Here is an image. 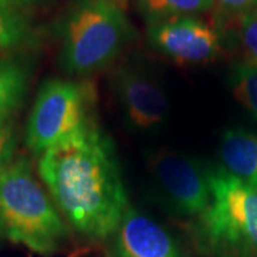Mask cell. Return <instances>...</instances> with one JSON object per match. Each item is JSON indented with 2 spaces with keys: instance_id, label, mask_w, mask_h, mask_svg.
Here are the masks:
<instances>
[{
  "instance_id": "obj_12",
  "label": "cell",
  "mask_w": 257,
  "mask_h": 257,
  "mask_svg": "<svg viewBox=\"0 0 257 257\" xmlns=\"http://www.w3.org/2000/svg\"><path fill=\"white\" fill-rule=\"evenodd\" d=\"M136 3L140 13L153 25L206 12L213 6L214 0H136Z\"/></svg>"
},
{
  "instance_id": "obj_4",
  "label": "cell",
  "mask_w": 257,
  "mask_h": 257,
  "mask_svg": "<svg viewBox=\"0 0 257 257\" xmlns=\"http://www.w3.org/2000/svg\"><path fill=\"white\" fill-rule=\"evenodd\" d=\"M60 66L66 73L89 76L117 57L132 30L113 0H84L60 23Z\"/></svg>"
},
{
  "instance_id": "obj_11",
  "label": "cell",
  "mask_w": 257,
  "mask_h": 257,
  "mask_svg": "<svg viewBox=\"0 0 257 257\" xmlns=\"http://www.w3.org/2000/svg\"><path fill=\"white\" fill-rule=\"evenodd\" d=\"M29 67L19 59H0V117L12 116L25 99Z\"/></svg>"
},
{
  "instance_id": "obj_10",
  "label": "cell",
  "mask_w": 257,
  "mask_h": 257,
  "mask_svg": "<svg viewBox=\"0 0 257 257\" xmlns=\"http://www.w3.org/2000/svg\"><path fill=\"white\" fill-rule=\"evenodd\" d=\"M221 167L257 190V135L243 128H229L220 142Z\"/></svg>"
},
{
  "instance_id": "obj_7",
  "label": "cell",
  "mask_w": 257,
  "mask_h": 257,
  "mask_svg": "<svg viewBox=\"0 0 257 257\" xmlns=\"http://www.w3.org/2000/svg\"><path fill=\"white\" fill-rule=\"evenodd\" d=\"M114 90L123 116L140 132L155 130L165 121L169 101L160 82L138 64L124 66L116 74Z\"/></svg>"
},
{
  "instance_id": "obj_21",
  "label": "cell",
  "mask_w": 257,
  "mask_h": 257,
  "mask_svg": "<svg viewBox=\"0 0 257 257\" xmlns=\"http://www.w3.org/2000/svg\"><path fill=\"white\" fill-rule=\"evenodd\" d=\"M254 63H256V64H257V62H254Z\"/></svg>"
},
{
  "instance_id": "obj_13",
  "label": "cell",
  "mask_w": 257,
  "mask_h": 257,
  "mask_svg": "<svg viewBox=\"0 0 257 257\" xmlns=\"http://www.w3.org/2000/svg\"><path fill=\"white\" fill-rule=\"evenodd\" d=\"M33 37L29 20L19 9H0V50L30 43Z\"/></svg>"
},
{
  "instance_id": "obj_3",
  "label": "cell",
  "mask_w": 257,
  "mask_h": 257,
  "mask_svg": "<svg viewBox=\"0 0 257 257\" xmlns=\"http://www.w3.org/2000/svg\"><path fill=\"white\" fill-rule=\"evenodd\" d=\"M210 203L197 217L199 246L211 257H257V190L223 167L209 172Z\"/></svg>"
},
{
  "instance_id": "obj_5",
  "label": "cell",
  "mask_w": 257,
  "mask_h": 257,
  "mask_svg": "<svg viewBox=\"0 0 257 257\" xmlns=\"http://www.w3.org/2000/svg\"><path fill=\"white\" fill-rule=\"evenodd\" d=\"M97 124L96 90L89 82L49 79L37 92L25 142L36 155Z\"/></svg>"
},
{
  "instance_id": "obj_19",
  "label": "cell",
  "mask_w": 257,
  "mask_h": 257,
  "mask_svg": "<svg viewBox=\"0 0 257 257\" xmlns=\"http://www.w3.org/2000/svg\"><path fill=\"white\" fill-rule=\"evenodd\" d=\"M3 237H6V230H5V223H3L2 214H0V241L3 240Z\"/></svg>"
},
{
  "instance_id": "obj_8",
  "label": "cell",
  "mask_w": 257,
  "mask_h": 257,
  "mask_svg": "<svg viewBox=\"0 0 257 257\" xmlns=\"http://www.w3.org/2000/svg\"><path fill=\"white\" fill-rule=\"evenodd\" d=\"M149 39L159 52L179 63H207L221 50L219 32L192 16L150 25Z\"/></svg>"
},
{
  "instance_id": "obj_6",
  "label": "cell",
  "mask_w": 257,
  "mask_h": 257,
  "mask_svg": "<svg viewBox=\"0 0 257 257\" xmlns=\"http://www.w3.org/2000/svg\"><path fill=\"white\" fill-rule=\"evenodd\" d=\"M149 170L157 194L173 213L199 217L209 207V172L193 157L162 150L150 157Z\"/></svg>"
},
{
  "instance_id": "obj_20",
  "label": "cell",
  "mask_w": 257,
  "mask_h": 257,
  "mask_svg": "<svg viewBox=\"0 0 257 257\" xmlns=\"http://www.w3.org/2000/svg\"><path fill=\"white\" fill-rule=\"evenodd\" d=\"M107 257H123V256H121V254H119L117 251H114V250H113V251H111L110 254H109Z\"/></svg>"
},
{
  "instance_id": "obj_17",
  "label": "cell",
  "mask_w": 257,
  "mask_h": 257,
  "mask_svg": "<svg viewBox=\"0 0 257 257\" xmlns=\"http://www.w3.org/2000/svg\"><path fill=\"white\" fill-rule=\"evenodd\" d=\"M217 5L231 13H243L246 15L251 10L257 9V0H214Z\"/></svg>"
},
{
  "instance_id": "obj_15",
  "label": "cell",
  "mask_w": 257,
  "mask_h": 257,
  "mask_svg": "<svg viewBox=\"0 0 257 257\" xmlns=\"http://www.w3.org/2000/svg\"><path fill=\"white\" fill-rule=\"evenodd\" d=\"M16 145L18 132L13 114L0 117V173L13 162Z\"/></svg>"
},
{
  "instance_id": "obj_2",
  "label": "cell",
  "mask_w": 257,
  "mask_h": 257,
  "mask_svg": "<svg viewBox=\"0 0 257 257\" xmlns=\"http://www.w3.org/2000/svg\"><path fill=\"white\" fill-rule=\"evenodd\" d=\"M0 214L6 237L39 254H53L70 231L50 194L37 182L28 157L13 159L0 173Z\"/></svg>"
},
{
  "instance_id": "obj_14",
  "label": "cell",
  "mask_w": 257,
  "mask_h": 257,
  "mask_svg": "<svg viewBox=\"0 0 257 257\" xmlns=\"http://www.w3.org/2000/svg\"><path fill=\"white\" fill-rule=\"evenodd\" d=\"M230 84L234 97L257 117V64H239L231 73Z\"/></svg>"
},
{
  "instance_id": "obj_9",
  "label": "cell",
  "mask_w": 257,
  "mask_h": 257,
  "mask_svg": "<svg viewBox=\"0 0 257 257\" xmlns=\"http://www.w3.org/2000/svg\"><path fill=\"white\" fill-rule=\"evenodd\" d=\"M116 234L114 251L123 257H183L176 240L152 217L128 206Z\"/></svg>"
},
{
  "instance_id": "obj_18",
  "label": "cell",
  "mask_w": 257,
  "mask_h": 257,
  "mask_svg": "<svg viewBox=\"0 0 257 257\" xmlns=\"http://www.w3.org/2000/svg\"><path fill=\"white\" fill-rule=\"evenodd\" d=\"M35 0H0V9H20L32 5Z\"/></svg>"
},
{
  "instance_id": "obj_1",
  "label": "cell",
  "mask_w": 257,
  "mask_h": 257,
  "mask_svg": "<svg viewBox=\"0 0 257 257\" xmlns=\"http://www.w3.org/2000/svg\"><path fill=\"white\" fill-rule=\"evenodd\" d=\"M37 170L72 229L90 239L117 231L130 204L114 145L99 124L47 149Z\"/></svg>"
},
{
  "instance_id": "obj_16",
  "label": "cell",
  "mask_w": 257,
  "mask_h": 257,
  "mask_svg": "<svg viewBox=\"0 0 257 257\" xmlns=\"http://www.w3.org/2000/svg\"><path fill=\"white\" fill-rule=\"evenodd\" d=\"M240 35L244 49L253 60L257 62V9L243 15Z\"/></svg>"
}]
</instances>
